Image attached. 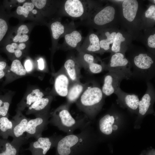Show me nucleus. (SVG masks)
<instances>
[{"mask_svg": "<svg viewBox=\"0 0 155 155\" xmlns=\"http://www.w3.org/2000/svg\"><path fill=\"white\" fill-rule=\"evenodd\" d=\"M121 0L98 1L87 17L81 22L84 24L97 30L117 27L120 24Z\"/></svg>", "mask_w": 155, "mask_h": 155, "instance_id": "1", "label": "nucleus"}, {"mask_svg": "<svg viewBox=\"0 0 155 155\" xmlns=\"http://www.w3.org/2000/svg\"><path fill=\"white\" fill-rule=\"evenodd\" d=\"M125 56L131 67L132 78L146 82L155 75V55L142 47L131 44Z\"/></svg>", "mask_w": 155, "mask_h": 155, "instance_id": "2", "label": "nucleus"}, {"mask_svg": "<svg viewBox=\"0 0 155 155\" xmlns=\"http://www.w3.org/2000/svg\"><path fill=\"white\" fill-rule=\"evenodd\" d=\"M120 23L122 28L136 39L141 30V20L144 8L137 0H122L120 3Z\"/></svg>", "mask_w": 155, "mask_h": 155, "instance_id": "3", "label": "nucleus"}, {"mask_svg": "<svg viewBox=\"0 0 155 155\" xmlns=\"http://www.w3.org/2000/svg\"><path fill=\"white\" fill-rule=\"evenodd\" d=\"M70 105L67 103L60 105L50 113L49 119V124L57 127L67 134L73 133L78 129L81 130L89 123L85 117L75 118L73 116L69 111Z\"/></svg>", "mask_w": 155, "mask_h": 155, "instance_id": "4", "label": "nucleus"}, {"mask_svg": "<svg viewBox=\"0 0 155 155\" xmlns=\"http://www.w3.org/2000/svg\"><path fill=\"white\" fill-rule=\"evenodd\" d=\"M104 97L99 85L94 81H91L75 102L85 116L89 119L100 109Z\"/></svg>", "mask_w": 155, "mask_h": 155, "instance_id": "5", "label": "nucleus"}, {"mask_svg": "<svg viewBox=\"0 0 155 155\" xmlns=\"http://www.w3.org/2000/svg\"><path fill=\"white\" fill-rule=\"evenodd\" d=\"M89 125L80 130L79 133L60 135L55 146L59 155H70L76 150H85L92 142Z\"/></svg>", "mask_w": 155, "mask_h": 155, "instance_id": "6", "label": "nucleus"}, {"mask_svg": "<svg viewBox=\"0 0 155 155\" xmlns=\"http://www.w3.org/2000/svg\"><path fill=\"white\" fill-rule=\"evenodd\" d=\"M98 1L84 0H62L59 15L66 16L81 21L87 17Z\"/></svg>", "mask_w": 155, "mask_h": 155, "instance_id": "7", "label": "nucleus"}, {"mask_svg": "<svg viewBox=\"0 0 155 155\" xmlns=\"http://www.w3.org/2000/svg\"><path fill=\"white\" fill-rule=\"evenodd\" d=\"M104 62V70L120 73L124 75L126 80L132 78L131 65L125 54L121 53H111L108 61Z\"/></svg>", "mask_w": 155, "mask_h": 155, "instance_id": "8", "label": "nucleus"}, {"mask_svg": "<svg viewBox=\"0 0 155 155\" xmlns=\"http://www.w3.org/2000/svg\"><path fill=\"white\" fill-rule=\"evenodd\" d=\"M77 58L82 67L92 74L100 73L104 70L103 61L94 53L78 52Z\"/></svg>", "mask_w": 155, "mask_h": 155, "instance_id": "9", "label": "nucleus"}, {"mask_svg": "<svg viewBox=\"0 0 155 155\" xmlns=\"http://www.w3.org/2000/svg\"><path fill=\"white\" fill-rule=\"evenodd\" d=\"M49 117L50 113L38 116L35 119H30L26 129L25 139L28 140L33 137L37 139L42 137V132L46 129L49 124Z\"/></svg>", "mask_w": 155, "mask_h": 155, "instance_id": "10", "label": "nucleus"}, {"mask_svg": "<svg viewBox=\"0 0 155 155\" xmlns=\"http://www.w3.org/2000/svg\"><path fill=\"white\" fill-rule=\"evenodd\" d=\"M60 135H54L49 137H40L30 142L29 149L33 155H45L56 143Z\"/></svg>", "mask_w": 155, "mask_h": 155, "instance_id": "11", "label": "nucleus"}, {"mask_svg": "<svg viewBox=\"0 0 155 155\" xmlns=\"http://www.w3.org/2000/svg\"><path fill=\"white\" fill-rule=\"evenodd\" d=\"M126 79L125 77L120 73L109 71L104 76L103 83L101 88L104 96H108L114 93L119 87L121 81Z\"/></svg>", "mask_w": 155, "mask_h": 155, "instance_id": "12", "label": "nucleus"}, {"mask_svg": "<svg viewBox=\"0 0 155 155\" xmlns=\"http://www.w3.org/2000/svg\"><path fill=\"white\" fill-rule=\"evenodd\" d=\"M119 29L117 27H109L97 30L96 32L103 54L106 52L111 53V47Z\"/></svg>", "mask_w": 155, "mask_h": 155, "instance_id": "13", "label": "nucleus"}, {"mask_svg": "<svg viewBox=\"0 0 155 155\" xmlns=\"http://www.w3.org/2000/svg\"><path fill=\"white\" fill-rule=\"evenodd\" d=\"M133 39L127 31L121 28L119 29L111 48V53H121L125 54Z\"/></svg>", "mask_w": 155, "mask_h": 155, "instance_id": "14", "label": "nucleus"}, {"mask_svg": "<svg viewBox=\"0 0 155 155\" xmlns=\"http://www.w3.org/2000/svg\"><path fill=\"white\" fill-rule=\"evenodd\" d=\"M64 42L62 45L66 50L75 49L79 51L84 38L81 32L76 30L75 25L69 30L64 36Z\"/></svg>", "mask_w": 155, "mask_h": 155, "instance_id": "15", "label": "nucleus"}, {"mask_svg": "<svg viewBox=\"0 0 155 155\" xmlns=\"http://www.w3.org/2000/svg\"><path fill=\"white\" fill-rule=\"evenodd\" d=\"M79 52L103 54L100 48L99 38L96 32L92 30L90 32L84 40Z\"/></svg>", "mask_w": 155, "mask_h": 155, "instance_id": "16", "label": "nucleus"}, {"mask_svg": "<svg viewBox=\"0 0 155 155\" xmlns=\"http://www.w3.org/2000/svg\"><path fill=\"white\" fill-rule=\"evenodd\" d=\"M74 26L73 22L68 24L63 23L60 17L58 18L51 24L50 27L54 48L56 47L59 39L63 37L66 32Z\"/></svg>", "mask_w": 155, "mask_h": 155, "instance_id": "17", "label": "nucleus"}, {"mask_svg": "<svg viewBox=\"0 0 155 155\" xmlns=\"http://www.w3.org/2000/svg\"><path fill=\"white\" fill-rule=\"evenodd\" d=\"M71 81L63 67L56 75L55 80L54 89L57 94L62 97H66Z\"/></svg>", "mask_w": 155, "mask_h": 155, "instance_id": "18", "label": "nucleus"}, {"mask_svg": "<svg viewBox=\"0 0 155 155\" xmlns=\"http://www.w3.org/2000/svg\"><path fill=\"white\" fill-rule=\"evenodd\" d=\"M63 67L65 70L71 83L80 81L82 67L76 57L70 56L65 61Z\"/></svg>", "mask_w": 155, "mask_h": 155, "instance_id": "19", "label": "nucleus"}, {"mask_svg": "<svg viewBox=\"0 0 155 155\" xmlns=\"http://www.w3.org/2000/svg\"><path fill=\"white\" fill-rule=\"evenodd\" d=\"M27 140L25 137L13 139L11 142L0 138V155H17L19 148Z\"/></svg>", "mask_w": 155, "mask_h": 155, "instance_id": "20", "label": "nucleus"}, {"mask_svg": "<svg viewBox=\"0 0 155 155\" xmlns=\"http://www.w3.org/2000/svg\"><path fill=\"white\" fill-rule=\"evenodd\" d=\"M146 91L140 100L138 106L139 113L144 115L149 110L155 98V90L152 84L150 81L146 82Z\"/></svg>", "mask_w": 155, "mask_h": 155, "instance_id": "21", "label": "nucleus"}, {"mask_svg": "<svg viewBox=\"0 0 155 155\" xmlns=\"http://www.w3.org/2000/svg\"><path fill=\"white\" fill-rule=\"evenodd\" d=\"M30 119L24 116L19 110H17L16 115L11 120L13 123L12 134L13 139L22 137L26 132L27 124Z\"/></svg>", "mask_w": 155, "mask_h": 155, "instance_id": "22", "label": "nucleus"}, {"mask_svg": "<svg viewBox=\"0 0 155 155\" xmlns=\"http://www.w3.org/2000/svg\"><path fill=\"white\" fill-rule=\"evenodd\" d=\"M146 46L147 51L155 55V29L154 27L141 30L136 39Z\"/></svg>", "mask_w": 155, "mask_h": 155, "instance_id": "23", "label": "nucleus"}, {"mask_svg": "<svg viewBox=\"0 0 155 155\" xmlns=\"http://www.w3.org/2000/svg\"><path fill=\"white\" fill-rule=\"evenodd\" d=\"M52 98L47 97L37 100L29 106L26 114H33L36 117L49 113V109Z\"/></svg>", "mask_w": 155, "mask_h": 155, "instance_id": "24", "label": "nucleus"}, {"mask_svg": "<svg viewBox=\"0 0 155 155\" xmlns=\"http://www.w3.org/2000/svg\"><path fill=\"white\" fill-rule=\"evenodd\" d=\"M119 100L123 102L129 108L135 111L138 109L139 99L137 95L126 92L119 87L114 92Z\"/></svg>", "mask_w": 155, "mask_h": 155, "instance_id": "25", "label": "nucleus"}, {"mask_svg": "<svg viewBox=\"0 0 155 155\" xmlns=\"http://www.w3.org/2000/svg\"><path fill=\"white\" fill-rule=\"evenodd\" d=\"M146 8H144L141 20V30L154 27L155 24V0H152Z\"/></svg>", "mask_w": 155, "mask_h": 155, "instance_id": "26", "label": "nucleus"}, {"mask_svg": "<svg viewBox=\"0 0 155 155\" xmlns=\"http://www.w3.org/2000/svg\"><path fill=\"white\" fill-rule=\"evenodd\" d=\"M89 82L85 83L80 81L71 83L66 96L68 104L70 105L75 102L88 86Z\"/></svg>", "mask_w": 155, "mask_h": 155, "instance_id": "27", "label": "nucleus"}, {"mask_svg": "<svg viewBox=\"0 0 155 155\" xmlns=\"http://www.w3.org/2000/svg\"><path fill=\"white\" fill-rule=\"evenodd\" d=\"M13 123L8 117L0 116V136L2 139L7 140L9 136L12 137Z\"/></svg>", "mask_w": 155, "mask_h": 155, "instance_id": "28", "label": "nucleus"}, {"mask_svg": "<svg viewBox=\"0 0 155 155\" xmlns=\"http://www.w3.org/2000/svg\"><path fill=\"white\" fill-rule=\"evenodd\" d=\"M44 96V93L39 89H36L32 90L31 92L27 95L24 101L19 104L18 110L21 111L27 106H30Z\"/></svg>", "mask_w": 155, "mask_h": 155, "instance_id": "29", "label": "nucleus"}, {"mask_svg": "<svg viewBox=\"0 0 155 155\" xmlns=\"http://www.w3.org/2000/svg\"><path fill=\"white\" fill-rule=\"evenodd\" d=\"M114 120L113 116L109 114L106 115L101 118L99 122V129L101 132L106 135L111 134Z\"/></svg>", "mask_w": 155, "mask_h": 155, "instance_id": "30", "label": "nucleus"}, {"mask_svg": "<svg viewBox=\"0 0 155 155\" xmlns=\"http://www.w3.org/2000/svg\"><path fill=\"white\" fill-rule=\"evenodd\" d=\"M29 30L27 26L24 24L20 26L17 30V34L13 39L14 42H23L27 41L29 39L28 36L26 34L28 33Z\"/></svg>", "mask_w": 155, "mask_h": 155, "instance_id": "31", "label": "nucleus"}, {"mask_svg": "<svg viewBox=\"0 0 155 155\" xmlns=\"http://www.w3.org/2000/svg\"><path fill=\"white\" fill-rule=\"evenodd\" d=\"M10 101L9 98L6 95L0 96V116L9 117Z\"/></svg>", "mask_w": 155, "mask_h": 155, "instance_id": "32", "label": "nucleus"}, {"mask_svg": "<svg viewBox=\"0 0 155 155\" xmlns=\"http://www.w3.org/2000/svg\"><path fill=\"white\" fill-rule=\"evenodd\" d=\"M10 70L16 74L20 76L25 75L27 72L20 61L18 59L14 60L12 61L11 66Z\"/></svg>", "mask_w": 155, "mask_h": 155, "instance_id": "33", "label": "nucleus"}, {"mask_svg": "<svg viewBox=\"0 0 155 155\" xmlns=\"http://www.w3.org/2000/svg\"><path fill=\"white\" fill-rule=\"evenodd\" d=\"M32 3L26 2L22 6H18L16 9L17 13L19 15H23L25 18L28 16L29 12L32 11L34 7Z\"/></svg>", "mask_w": 155, "mask_h": 155, "instance_id": "34", "label": "nucleus"}, {"mask_svg": "<svg viewBox=\"0 0 155 155\" xmlns=\"http://www.w3.org/2000/svg\"><path fill=\"white\" fill-rule=\"evenodd\" d=\"M4 17L1 15L0 16V42L6 34L8 29L7 22Z\"/></svg>", "mask_w": 155, "mask_h": 155, "instance_id": "35", "label": "nucleus"}, {"mask_svg": "<svg viewBox=\"0 0 155 155\" xmlns=\"http://www.w3.org/2000/svg\"><path fill=\"white\" fill-rule=\"evenodd\" d=\"M47 0H32L33 4L38 9H42L45 5Z\"/></svg>", "mask_w": 155, "mask_h": 155, "instance_id": "36", "label": "nucleus"}, {"mask_svg": "<svg viewBox=\"0 0 155 155\" xmlns=\"http://www.w3.org/2000/svg\"><path fill=\"white\" fill-rule=\"evenodd\" d=\"M7 66V63L5 61L2 60L0 58V80L5 75L4 71Z\"/></svg>", "mask_w": 155, "mask_h": 155, "instance_id": "37", "label": "nucleus"}, {"mask_svg": "<svg viewBox=\"0 0 155 155\" xmlns=\"http://www.w3.org/2000/svg\"><path fill=\"white\" fill-rule=\"evenodd\" d=\"M24 67L26 71L30 72L32 70V66L30 60H28L26 61L24 64Z\"/></svg>", "mask_w": 155, "mask_h": 155, "instance_id": "38", "label": "nucleus"}, {"mask_svg": "<svg viewBox=\"0 0 155 155\" xmlns=\"http://www.w3.org/2000/svg\"><path fill=\"white\" fill-rule=\"evenodd\" d=\"M38 67L41 70L44 69V61L42 58H40L38 61Z\"/></svg>", "mask_w": 155, "mask_h": 155, "instance_id": "39", "label": "nucleus"}, {"mask_svg": "<svg viewBox=\"0 0 155 155\" xmlns=\"http://www.w3.org/2000/svg\"><path fill=\"white\" fill-rule=\"evenodd\" d=\"M6 50L10 53H14L15 50L14 47L10 44L7 45L5 47Z\"/></svg>", "mask_w": 155, "mask_h": 155, "instance_id": "40", "label": "nucleus"}, {"mask_svg": "<svg viewBox=\"0 0 155 155\" xmlns=\"http://www.w3.org/2000/svg\"><path fill=\"white\" fill-rule=\"evenodd\" d=\"M14 54L17 57L19 58L22 55V52L21 50L17 49L15 50Z\"/></svg>", "mask_w": 155, "mask_h": 155, "instance_id": "41", "label": "nucleus"}, {"mask_svg": "<svg viewBox=\"0 0 155 155\" xmlns=\"http://www.w3.org/2000/svg\"><path fill=\"white\" fill-rule=\"evenodd\" d=\"M26 46V44L24 43H21L19 44L18 47V49L22 50L24 49Z\"/></svg>", "mask_w": 155, "mask_h": 155, "instance_id": "42", "label": "nucleus"}, {"mask_svg": "<svg viewBox=\"0 0 155 155\" xmlns=\"http://www.w3.org/2000/svg\"><path fill=\"white\" fill-rule=\"evenodd\" d=\"M11 44L14 47L15 50L18 49V45L17 43L13 42Z\"/></svg>", "mask_w": 155, "mask_h": 155, "instance_id": "43", "label": "nucleus"}, {"mask_svg": "<svg viewBox=\"0 0 155 155\" xmlns=\"http://www.w3.org/2000/svg\"><path fill=\"white\" fill-rule=\"evenodd\" d=\"M118 128L117 126L116 125H114L112 126V130L115 131Z\"/></svg>", "mask_w": 155, "mask_h": 155, "instance_id": "44", "label": "nucleus"}, {"mask_svg": "<svg viewBox=\"0 0 155 155\" xmlns=\"http://www.w3.org/2000/svg\"><path fill=\"white\" fill-rule=\"evenodd\" d=\"M32 11V13L34 14H36L37 13V10L35 9H33Z\"/></svg>", "mask_w": 155, "mask_h": 155, "instance_id": "45", "label": "nucleus"}, {"mask_svg": "<svg viewBox=\"0 0 155 155\" xmlns=\"http://www.w3.org/2000/svg\"><path fill=\"white\" fill-rule=\"evenodd\" d=\"M17 1L19 3H22L24 2L25 1V0H18Z\"/></svg>", "mask_w": 155, "mask_h": 155, "instance_id": "46", "label": "nucleus"}]
</instances>
